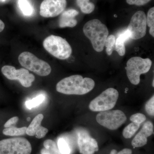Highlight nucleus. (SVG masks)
Returning <instances> with one entry per match:
<instances>
[{
  "mask_svg": "<svg viewBox=\"0 0 154 154\" xmlns=\"http://www.w3.org/2000/svg\"><path fill=\"white\" fill-rule=\"evenodd\" d=\"M45 97L42 95L36 96L32 99L28 100L25 102V105L28 109H30L34 107H37L42 104L44 101Z\"/></svg>",
  "mask_w": 154,
  "mask_h": 154,
  "instance_id": "nucleus-23",
  "label": "nucleus"
},
{
  "mask_svg": "<svg viewBox=\"0 0 154 154\" xmlns=\"http://www.w3.org/2000/svg\"><path fill=\"white\" fill-rule=\"evenodd\" d=\"M132 150L129 149H124L117 154H132Z\"/></svg>",
  "mask_w": 154,
  "mask_h": 154,
  "instance_id": "nucleus-30",
  "label": "nucleus"
},
{
  "mask_svg": "<svg viewBox=\"0 0 154 154\" xmlns=\"http://www.w3.org/2000/svg\"><path fill=\"white\" fill-rule=\"evenodd\" d=\"M146 112L151 116L154 115V96L151 98L146 103L145 105Z\"/></svg>",
  "mask_w": 154,
  "mask_h": 154,
  "instance_id": "nucleus-27",
  "label": "nucleus"
},
{
  "mask_svg": "<svg viewBox=\"0 0 154 154\" xmlns=\"http://www.w3.org/2000/svg\"><path fill=\"white\" fill-rule=\"evenodd\" d=\"M5 28V24L4 22L0 19V33L2 32Z\"/></svg>",
  "mask_w": 154,
  "mask_h": 154,
  "instance_id": "nucleus-31",
  "label": "nucleus"
},
{
  "mask_svg": "<svg viewBox=\"0 0 154 154\" xmlns=\"http://www.w3.org/2000/svg\"><path fill=\"white\" fill-rule=\"evenodd\" d=\"M83 32L91 40L94 49L97 52H102L109 34L107 26L99 19H92L84 25Z\"/></svg>",
  "mask_w": 154,
  "mask_h": 154,
  "instance_id": "nucleus-2",
  "label": "nucleus"
},
{
  "mask_svg": "<svg viewBox=\"0 0 154 154\" xmlns=\"http://www.w3.org/2000/svg\"><path fill=\"white\" fill-rule=\"evenodd\" d=\"M78 143L82 154H94L99 150L97 142L87 131H82L78 133Z\"/></svg>",
  "mask_w": 154,
  "mask_h": 154,
  "instance_id": "nucleus-12",
  "label": "nucleus"
},
{
  "mask_svg": "<svg viewBox=\"0 0 154 154\" xmlns=\"http://www.w3.org/2000/svg\"><path fill=\"white\" fill-rule=\"evenodd\" d=\"M140 125L134 122H131L124 128L122 132L123 137L125 138H131L137 131Z\"/></svg>",
  "mask_w": 154,
  "mask_h": 154,
  "instance_id": "nucleus-21",
  "label": "nucleus"
},
{
  "mask_svg": "<svg viewBox=\"0 0 154 154\" xmlns=\"http://www.w3.org/2000/svg\"><path fill=\"white\" fill-rule=\"evenodd\" d=\"M43 45L48 52L59 59H67L72 54L70 45L60 36L54 35L48 36L43 41Z\"/></svg>",
  "mask_w": 154,
  "mask_h": 154,
  "instance_id": "nucleus-3",
  "label": "nucleus"
},
{
  "mask_svg": "<svg viewBox=\"0 0 154 154\" xmlns=\"http://www.w3.org/2000/svg\"><path fill=\"white\" fill-rule=\"evenodd\" d=\"M119 98L117 90L110 88L93 99L90 103L89 108L94 112H102L113 109Z\"/></svg>",
  "mask_w": 154,
  "mask_h": 154,
  "instance_id": "nucleus-6",
  "label": "nucleus"
},
{
  "mask_svg": "<svg viewBox=\"0 0 154 154\" xmlns=\"http://www.w3.org/2000/svg\"><path fill=\"white\" fill-rule=\"evenodd\" d=\"M79 14V11L75 9H69L63 11L60 17L59 21V27L61 28L75 27L78 23L75 17Z\"/></svg>",
  "mask_w": 154,
  "mask_h": 154,
  "instance_id": "nucleus-15",
  "label": "nucleus"
},
{
  "mask_svg": "<svg viewBox=\"0 0 154 154\" xmlns=\"http://www.w3.org/2000/svg\"><path fill=\"white\" fill-rule=\"evenodd\" d=\"M130 38V33L127 30L119 34L116 40L114 51H116L119 55L123 56L125 53V42Z\"/></svg>",
  "mask_w": 154,
  "mask_h": 154,
  "instance_id": "nucleus-16",
  "label": "nucleus"
},
{
  "mask_svg": "<svg viewBox=\"0 0 154 154\" xmlns=\"http://www.w3.org/2000/svg\"><path fill=\"white\" fill-rule=\"evenodd\" d=\"M146 24L149 27V33L154 37V8H151L149 10L146 17Z\"/></svg>",
  "mask_w": 154,
  "mask_h": 154,
  "instance_id": "nucleus-24",
  "label": "nucleus"
},
{
  "mask_svg": "<svg viewBox=\"0 0 154 154\" xmlns=\"http://www.w3.org/2000/svg\"><path fill=\"white\" fill-rule=\"evenodd\" d=\"M95 85V82L91 78L73 75L60 81L57 84L56 90L66 95H82L92 91Z\"/></svg>",
  "mask_w": 154,
  "mask_h": 154,
  "instance_id": "nucleus-1",
  "label": "nucleus"
},
{
  "mask_svg": "<svg viewBox=\"0 0 154 154\" xmlns=\"http://www.w3.org/2000/svg\"><path fill=\"white\" fill-rule=\"evenodd\" d=\"M110 154H117V151L116 150L113 149L110 152Z\"/></svg>",
  "mask_w": 154,
  "mask_h": 154,
  "instance_id": "nucleus-32",
  "label": "nucleus"
},
{
  "mask_svg": "<svg viewBox=\"0 0 154 154\" xmlns=\"http://www.w3.org/2000/svg\"><path fill=\"white\" fill-rule=\"evenodd\" d=\"M32 146L23 137H15L0 140V154H30Z\"/></svg>",
  "mask_w": 154,
  "mask_h": 154,
  "instance_id": "nucleus-7",
  "label": "nucleus"
},
{
  "mask_svg": "<svg viewBox=\"0 0 154 154\" xmlns=\"http://www.w3.org/2000/svg\"><path fill=\"white\" fill-rule=\"evenodd\" d=\"M152 86H153V87H154V79L153 80V84H152Z\"/></svg>",
  "mask_w": 154,
  "mask_h": 154,
  "instance_id": "nucleus-33",
  "label": "nucleus"
},
{
  "mask_svg": "<svg viewBox=\"0 0 154 154\" xmlns=\"http://www.w3.org/2000/svg\"><path fill=\"white\" fill-rule=\"evenodd\" d=\"M100 125L111 130L119 128L126 121V115L122 110H108L100 112L96 117Z\"/></svg>",
  "mask_w": 154,
  "mask_h": 154,
  "instance_id": "nucleus-8",
  "label": "nucleus"
},
{
  "mask_svg": "<svg viewBox=\"0 0 154 154\" xmlns=\"http://www.w3.org/2000/svg\"><path fill=\"white\" fill-rule=\"evenodd\" d=\"M59 150L61 154H70L71 149L68 142L63 138L59 139L57 142Z\"/></svg>",
  "mask_w": 154,
  "mask_h": 154,
  "instance_id": "nucleus-22",
  "label": "nucleus"
},
{
  "mask_svg": "<svg viewBox=\"0 0 154 154\" xmlns=\"http://www.w3.org/2000/svg\"><path fill=\"white\" fill-rule=\"evenodd\" d=\"M19 117L17 116H14L9 119L7 122L4 125V127L5 128L11 127L13 126V125L16 124L19 121Z\"/></svg>",
  "mask_w": 154,
  "mask_h": 154,
  "instance_id": "nucleus-29",
  "label": "nucleus"
},
{
  "mask_svg": "<svg viewBox=\"0 0 154 154\" xmlns=\"http://www.w3.org/2000/svg\"><path fill=\"white\" fill-rule=\"evenodd\" d=\"M152 65V61L149 58L143 59L139 57L131 58L125 68L127 75L131 83L134 85H138L140 75L148 72Z\"/></svg>",
  "mask_w": 154,
  "mask_h": 154,
  "instance_id": "nucleus-4",
  "label": "nucleus"
},
{
  "mask_svg": "<svg viewBox=\"0 0 154 154\" xmlns=\"http://www.w3.org/2000/svg\"><path fill=\"white\" fill-rule=\"evenodd\" d=\"M116 38L113 35H110L107 36L105 42V46L106 48V52L107 55H110L113 53L115 47Z\"/></svg>",
  "mask_w": 154,
  "mask_h": 154,
  "instance_id": "nucleus-25",
  "label": "nucleus"
},
{
  "mask_svg": "<svg viewBox=\"0 0 154 154\" xmlns=\"http://www.w3.org/2000/svg\"><path fill=\"white\" fill-rule=\"evenodd\" d=\"M129 5H135L138 6H143L147 4L151 0H126Z\"/></svg>",
  "mask_w": 154,
  "mask_h": 154,
  "instance_id": "nucleus-28",
  "label": "nucleus"
},
{
  "mask_svg": "<svg viewBox=\"0 0 154 154\" xmlns=\"http://www.w3.org/2000/svg\"><path fill=\"white\" fill-rule=\"evenodd\" d=\"M76 2L77 5L84 14H91L95 10V5L90 2V0H76Z\"/></svg>",
  "mask_w": 154,
  "mask_h": 154,
  "instance_id": "nucleus-18",
  "label": "nucleus"
},
{
  "mask_svg": "<svg viewBox=\"0 0 154 154\" xmlns=\"http://www.w3.org/2000/svg\"><path fill=\"white\" fill-rule=\"evenodd\" d=\"M18 60L22 66L38 75L46 76L51 72V67L49 64L28 51L22 53Z\"/></svg>",
  "mask_w": 154,
  "mask_h": 154,
  "instance_id": "nucleus-5",
  "label": "nucleus"
},
{
  "mask_svg": "<svg viewBox=\"0 0 154 154\" xmlns=\"http://www.w3.org/2000/svg\"><path fill=\"white\" fill-rule=\"evenodd\" d=\"M154 126L151 121H147L131 142L134 148L140 147L146 144L147 137L153 134Z\"/></svg>",
  "mask_w": 154,
  "mask_h": 154,
  "instance_id": "nucleus-14",
  "label": "nucleus"
},
{
  "mask_svg": "<svg viewBox=\"0 0 154 154\" xmlns=\"http://www.w3.org/2000/svg\"><path fill=\"white\" fill-rule=\"evenodd\" d=\"M44 118L43 114L40 113L35 116L30 125L27 127L26 134L30 136H35L38 139H41L46 135L48 130L41 126L42 122Z\"/></svg>",
  "mask_w": 154,
  "mask_h": 154,
  "instance_id": "nucleus-13",
  "label": "nucleus"
},
{
  "mask_svg": "<svg viewBox=\"0 0 154 154\" xmlns=\"http://www.w3.org/2000/svg\"><path fill=\"white\" fill-rule=\"evenodd\" d=\"M27 127L17 128L14 126L5 128L3 131V134L9 136H19L26 134Z\"/></svg>",
  "mask_w": 154,
  "mask_h": 154,
  "instance_id": "nucleus-20",
  "label": "nucleus"
},
{
  "mask_svg": "<svg viewBox=\"0 0 154 154\" xmlns=\"http://www.w3.org/2000/svg\"><path fill=\"white\" fill-rule=\"evenodd\" d=\"M146 26L145 13L142 11L135 13L131 17L127 28L130 38L137 40L143 37L146 33Z\"/></svg>",
  "mask_w": 154,
  "mask_h": 154,
  "instance_id": "nucleus-10",
  "label": "nucleus"
},
{
  "mask_svg": "<svg viewBox=\"0 0 154 154\" xmlns=\"http://www.w3.org/2000/svg\"><path fill=\"white\" fill-rule=\"evenodd\" d=\"M66 5V0H44L40 5L39 14L44 18L56 17L63 12Z\"/></svg>",
  "mask_w": 154,
  "mask_h": 154,
  "instance_id": "nucleus-11",
  "label": "nucleus"
},
{
  "mask_svg": "<svg viewBox=\"0 0 154 154\" xmlns=\"http://www.w3.org/2000/svg\"><path fill=\"white\" fill-rule=\"evenodd\" d=\"M44 148L42 149L41 154H61L59 150L57 145L54 141L48 139L43 143Z\"/></svg>",
  "mask_w": 154,
  "mask_h": 154,
  "instance_id": "nucleus-17",
  "label": "nucleus"
},
{
  "mask_svg": "<svg viewBox=\"0 0 154 154\" xmlns=\"http://www.w3.org/2000/svg\"><path fill=\"white\" fill-rule=\"evenodd\" d=\"M18 5L21 12L25 16H30L33 14V7L29 0H18Z\"/></svg>",
  "mask_w": 154,
  "mask_h": 154,
  "instance_id": "nucleus-19",
  "label": "nucleus"
},
{
  "mask_svg": "<svg viewBox=\"0 0 154 154\" xmlns=\"http://www.w3.org/2000/svg\"><path fill=\"white\" fill-rule=\"evenodd\" d=\"M146 118L145 116L141 113H135L131 116L130 120L131 122L140 125L146 121Z\"/></svg>",
  "mask_w": 154,
  "mask_h": 154,
  "instance_id": "nucleus-26",
  "label": "nucleus"
},
{
  "mask_svg": "<svg viewBox=\"0 0 154 154\" xmlns=\"http://www.w3.org/2000/svg\"><path fill=\"white\" fill-rule=\"evenodd\" d=\"M2 72L8 79L18 80L22 86L28 88L31 87L35 81V76L30 74L27 69L21 68L17 69L15 67L6 65L2 67Z\"/></svg>",
  "mask_w": 154,
  "mask_h": 154,
  "instance_id": "nucleus-9",
  "label": "nucleus"
}]
</instances>
